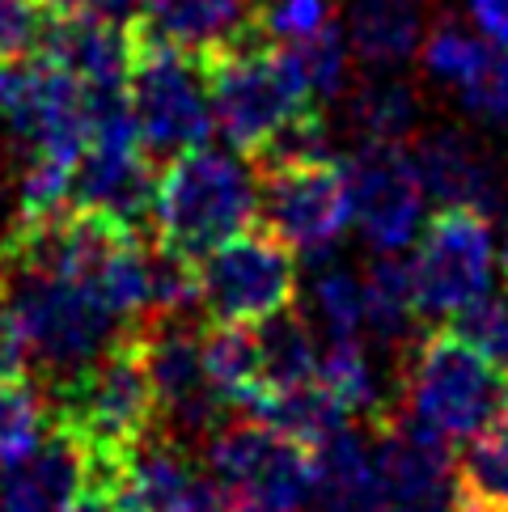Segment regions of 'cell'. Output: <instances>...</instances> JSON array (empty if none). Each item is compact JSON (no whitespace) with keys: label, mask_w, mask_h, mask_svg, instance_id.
<instances>
[{"label":"cell","mask_w":508,"mask_h":512,"mask_svg":"<svg viewBox=\"0 0 508 512\" xmlns=\"http://www.w3.org/2000/svg\"><path fill=\"white\" fill-rule=\"evenodd\" d=\"M51 424L89 457V483H106L144 436L157 428V394L144 360L140 326L123 331L102 356L47 386Z\"/></svg>","instance_id":"obj_1"},{"label":"cell","mask_w":508,"mask_h":512,"mask_svg":"<svg viewBox=\"0 0 508 512\" xmlns=\"http://www.w3.org/2000/svg\"><path fill=\"white\" fill-rule=\"evenodd\" d=\"M508 407V373L475 352L462 335H420L403 352L398 402L390 424L424 432L432 441L466 445L496 424Z\"/></svg>","instance_id":"obj_2"},{"label":"cell","mask_w":508,"mask_h":512,"mask_svg":"<svg viewBox=\"0 0 508 512\" xmlns=\"http://www.w3.org/2000/svg\"><path fill=\"white\" fill-rule=\"evenodd\" d=\"M259 221V174L233 149H199L178 153L157 174L153 195V242L199 263L233 233Z\"/></svg>","instance_id":"obj_3"},{"label":"cell","mask_w":508,"mask_h":512,"mask_svg":"<svg viewBox=\"0 0 508 512\" xmlns=\"http://www.w3.org/2000/svg\"><path fill=\"white\" fill-rule=\"evenodd\" d=\"M208 85H212V119L225 144L242 157H259L271 136L297 115L314 111L310 94L293 77L284 51L267 39V34H250V39L233 43L225 51L204 56Z\"/></svg>","instance_id":"obj_4"},{"label":"cell","mask_w":508,"mask_h":512,"mask_svg":"<svg viewBox=\"0 0 508 512\" xmlns=\"http://www.w3.org/2000/svg\"><path fill=\"white\" fill-rule=\"evenodd\" d=\"M127 106H132L140 144L153 161H174L178 153L208 144L216 132L204 56L161 43L140 26L132 68H127Z\"/></svg>","instance_id":"obj_5"},{"label":"cell","mask_w":508,"mask_h":512,"mask_svg":"<svg viewBox=\"0 0 508 512\" xmlns=\"http://www.w3.org/2000/svg\"><path fill=\"white\" fill-rule=\"evenodd\" d=\"M0 123L13 136L22 166L60 161L77 170L94 127V106L89 89L72 72L43 51H26L0 60Z\"/></svg>","instance_id":"obj_6"},{"label":"cell","mask_w":508,"mask_h":512,"mask_svg":"<svg viewBox=\"0 0 508 512\" xmlns=\"http://www.w3.org/2000/svg\"><path fill=\"white\" fill-rule=\"evenodd\" d=\"M208 479L259 512H305L314 500V457L254 415L229 419L208 441Z\"/></svg>","instance_id":"obj_7"},{"label":"cell","mask_w":508,"mask_h":512,"mask_svg":"<svg viewBox=\"0 0 508 512\" xmlns=\"http://www.w3.org/2000/svg\"><path fill=\"white\" fill-rule=\"evenodd\" d=\"M195 284L212 322L254 326L297 301V254L254 221L195 263Z\"/></svg>","instance_id":"obj_8"},{"label":"cell","mask_w":508,"mask_h":512,"mask_svg":"<svg viewBox=\"0 0 508 512\" xmlns=\"http://www.w3.org/2000/svg\"><path fill=\"white\" fill-rule=\"evenodd\" d=\"M259 225H267L293 254L314 263L326 259L352 229L343 161L322 157L259 166Z\"/></svg>","instance_id":"obj_9"},{"label":"cell","mask_w":508,"mask_h":512,"mask_svg":"<svg viewBox=\"0 0 508 512\" xmlns=\"http://www.w3.org/2000/svg\"><path fill=\"white\" fill-rule=\"evenodd\" d=\"M496 233L492 216L441 208L424 221L420 242H415V292H420L424 318H453L470 301H479L496 284Z\"/></svg>","instance_id":"obj_10"},{"label":"cell","mask_w":508,"mask_h":512,"mask_svg":"<svg viewBox=\"0 0 508 512\" xmlns=\"http://www.w3.org/2000/svg\"><path fill=\"white\" fill-rule=\"evenodd\" d=\"M352 225L373 254H407L424 229V187L415 178L407 144L360 140L352 157H343Z\"/></svg>","instance_id":"obj_11"},{"label":"cell","mask_w":508,"mask_h":512,"mask_svg":"<svg viewBox=\"0 0 508 512\" xmlns=\"http://www.w3.org/2000/svg\"><path fill=\"white\" fill-rule=\"evenodd\" d=\"M373 466L394 512H462L458 462L445 441H432L403 424H381Z\"/></svg>","instance_id":"obj_12"},{"label":"cell","mask_w":508,"mask_h":512,"mask_svg":"<svg viewBox=\"0 0 508 512\" xmlns=\"http://www.w3.org/2000/svg\"><path fill=\"white\" fill-rule=\"evenodd\" d=\"M411 166L424 187V199L437 208H466L496 216L504 204V174L492 161V153L470 136L453 132H428L411 144Z\"/></svg>","instance_id":"obj_13"},{"label":"cell","mask_w":508,"mask_h":512,"mask_svg":"<svg viewBox=\"0 0 508 512\" xmlns=\"http://www.w3.org/2000/svg\"><path fill=\"white\" fill-rule=\"evenodd\" d=\"M89 487V457L51 424L43 445L0 470V512H72Z\"/></svg>","instance_id":"obj_14"},{"label":"cell","mask_w":508,"mask_h":512,"mask_svg":"<svg viewBox=\"0 0 508 512\" xmlns=\"http://www.w3.org/2000/svg\"><path fill=\"white\" fill-rule=\"evenodd\" d=\"M263 0H144L140 30L191 56H212L259 34Z\"/></svg>","instance_id":"obj_15"},{"label":"cell","mask_w":508,"mask_h":512,"mask_svg":"<svg viewBox=\"0 0 508 512\" xmlns=\"http://www.w3.org/2000/svg\"><path fill=\"white\" fill-rule=\"evenodd\" d=\"M43 56L72 72L85 89H127V68L136 51V26L94 22V17H47Z\"/></svg>","instance_id":"obj_16"},{"label":"cell","mask_w":508,"mask_h":512,"mask_svg":"<svg viewBox=\"0 0 508 512\" xmlns=\"http://www.w3.org/2000/svg\"><path fill=\"white\" fill-rule=\"evenodd\" d=\"M343 34L360 64L394 72L424 47V5L420 0H352Z\"/></svg>","instance_id":"obj_17"},{"label":"cell","mask_w":508,"mask_h":512,"mask_svg":"<svg viewBox=\"0 0 508 512\" xmlns=\"http://www.w3.org/2000/svg\"><path fill=\"white\" fill-rule=\"evenodd\" d=\"M420 292L407 254H377L365 271V335L377 347L407 352L420 339Z\"/></svg>","instance_id":"obj_18"},{"label":"cell","mask_w":508,"mask_h":512,"mask_svg":"<svg viewBox=\"0 0 508 512\" xmlns=\"http://www.w3.org/2000/svg\"><path fill=\"white\" fill-rule=\"evenodd\" d=\"M254 343H259V377L263 398L276 390H293L314 381L318 373V339L305 314H293V305L254 322ZM259 407V402H254Z\"/></svg>","instance_id":"obj_19"},{"label":"cell","mask_w":508,"mask_h":512,"mask_svg":"<svg viewBox=\"0 0 508 512\" xmlns=\"http://www.w3.org/2000/svg\"><path fill=\"white\" fill-rule=\"evenodd\" d=\"M204 369L233 411L250 415L254 402L263 398V377H259V343H254V326L242 322H212L204 335Z\"/></svg>","instance_id":"obj_20"},{"label":"cell","mask_w":508,"mask_h":512,"mask_svg":"<svg viewBox=\"0 0 508 512\" xmlns=\"http://www.w3.org/2000/svg\"><path fill=\"white\" fill-rule=\"evenodd\" d=\"M352 123L360 140L407 144L415 136V123H420L415 89L403 77H394V72L373 68V77L352 89Z\"/></svg>","instance_id":"obj_21"},{"label":"cell","mask_w":508,"mask_h":512,"mask_svg":"<svg viewBox=\"0 0 508 512\" xmlns=\"http://www.w3.org/2000/svg\"><path fill=\"white\" fill-rule=\"evenodd\" d=\"M305 318L314 331H322L326 343L365 339V276L348 263H331V254L318 259Z\"/></svg>","instance_id":"obj_22"},{"label":"cell","mask_w":508,"mask_h":512,"mask_svg":"<svg viewBox=\"0 0 508 512\" xmlns=\"http://www.w3.org/2000/svg\"><path fill=\"white\" fill-rule=\"evenodd\" d=\"M47 428H51V407L39 373L17 369L0 377V470L39 449Z\"/></svg>","instance_id":"obj_23"},{"label":"cell","mask_w":508,"mask_h":512,"mask_svg":"<svg viewBox=\"0 0 508 512\" xmlns=\"http://www.w3.org/2000/svg\"><path fill=\"white\" fill-rule=\"evenodd\" d=\"M284 51L293 77L301 81V89L310 94L314 106L339 98L348 89V68H352V43L343 34L339 22L322 26L310 39H297V43H276Z\"/></svg>","instance_id":"obj_24"},{"label":"cell","mask_w":508,"mask_h":512,"mask_svg":"<svg viewBox=\"0 0 508 512\" xmlns=\"http://www.w3.org/2000/svg\"><path fill=\"white\" fill-rule=\"evenodd\" d=\"M492 51H496V47L487 43L479 30H470V26H462V22H441L432 34H424L420 56H424L428 77L441 81V85H449L453 94H458V89H466L470 81H475V72L487 64V56H492Z\"/></svg>","instance_id":"obj_25"},{"label":"cell","mask_w":508,"mask_h":512,"mask_svg":"<svg viewBox=\"0 0 508 512\" xmlns=\"http://www.w3.org/2000/svg\"><path fill=\"white\" fill-rule=\"evenodd\" d=\"M449 331L462 335L475 352H483L496 369L508 373V250H504V280L492 284L479 301L449 318Z\"/></svg>","instance_id":"obj_26"},{"label":"cell","mask_w":508,"mask_h":512,"mask_svg":"<svg viewBox=\"0 0 508 512\" xmlns=\"http://www.w3.org/2000/svg\"><path fill=\"white\" fill-rule=\"evenodd\" d=\"M331 22V0H263L259 5V26L271 43L310 39Z\"/></svg>","instance_id":"obj_27"},{"label":"cell","mask_w":508,"mask_h":512,"mask_svg":"<svg viewBox=\"0 0 508 512\" xmlns=\"http://www.w3.org/2000/svg\"><path fill=\"white\" fill-rule=\"evenodd\" d=\"M47 9L39 0H0V60L39 51Z\"/></svg>","instance_id":"obj_28"},{"label":"cell","mask_w":508,"mask_h":512,"mask_svg":"<svg viewBox=\"0 0 508 512\" xmlns=\"http://www.w3.org/2000/svg\"><path fill=\"white\" fill-rule=\"evenodd\" d=\"M47 17H94V22L140 26L144 0H39Z\"/></svg>","instance_id":"obj_29"},{"label":"cell","mask_w":508,"mask_h":512,"mask_svg":"<svg viewBox=\"0 0 508 512\" xmlns=\"http://www.w3.org/2000/svg\"><path fill=\"white\" fill-rule=\"evenodd\" d=\"M462 5H466L470 26L492 47L508 51V0H462Z\"/></svg>","instance_id":"obj_30"},{"label":"cell","mask_w":508,"mask_h":512,"mask_svg":"<svg viewBox=\"0 0 508 512\" xmlns=\"http://www.w3.org/2000/svg\"><path fill=\"white\" fill-rule=\"evenodd\" d=\"M26 369V347L22 335H17V322H13V309L5 301V288H0V377Z\"/></svg>","instance_id":"obj_31"},{"label":"cell","mask_w":508,"mask_h":512,"mask_svg":"<svg viewBox=\"0 0 508 512\" xmlns=\"http://www.w3.org/2000/svg\"><path fill=\"white\" fill-rule=\"evenodd\" d=\"M462 512H508V504H475V500H462Z\"/></svg>","instance_id":"obj_32"}]
</instances>
